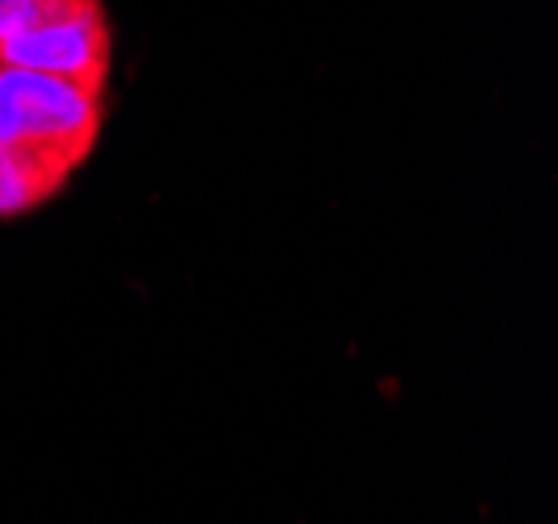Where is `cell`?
<instances>
[{
    "label": "cell",
    "mask_w": 558,
    "mask_h": 524,
    "mask_svg": "<svg viewBox=\"0 0 558 524\" xmlns=\"http://www.w3.org/2000/svg\"><path fill=\"white\" fill-rule=\"evenodd\" d=\"M105 96L71 80L0 68V221L54 200L93 159Z\"/></svg>",
    "instance_id": "cell-1"
},
{
    "label": "cell",
    "mask_w": 558,
    "mask_h": 524,
    "mask_svg": "<svg viewBox=\"0 0 558 524\" xmlns=\"http://www.w3.org/2000/svg\"><path fill=\"white\" fill-rule=\"evenodd\" d=\"M0 68L38 71L100 92L113 68V25L100 0H0Z\"/></svg>",
    "instance_id": "cell-2"
}]
</instances>
